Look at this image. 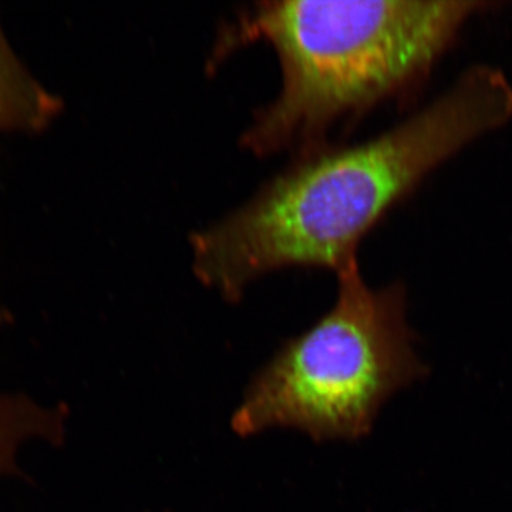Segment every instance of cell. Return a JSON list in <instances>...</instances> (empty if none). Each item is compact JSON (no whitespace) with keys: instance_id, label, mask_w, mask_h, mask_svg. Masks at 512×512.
I'll return each mask as SVG.
<instances>
[{"instance_id":"5","label":"cell","mask_w":512,"mask_h":512,"mask_svg":"<svg viewBox=\"0 0 512 512\" xmlns=\"http://www.w3.org/2000/svg\"><path fill=\"white\" fill-rule=\"evenodd\" d=\"M62 414L23 396H0V474L16 468V454L32 439L56 441L62 434Z\"/></svg>"},{"instance_id":"2","label":"cell","mask_w":512,"mask_h":512,"mask_svg":"<svg viewBox=\"0 0 512 512\" xmlns=\"http://www.w3.org/2000/svg\"><path fill=\"white\" fill-rule=\"evenodd\" d=\"M471 0H282L249 6L218 37L211 60L264 40L282 82L239 144L256 157L325 147L330 128L423 72L464 20Z\"/></svg>"},{"instance_id":"1","label":"cell","mask_w":512,"mask_h":512,"mask_svg":"<svg viewBox=\"0 0 512 512\" xmlns=\"http://www.w3.org/2000/svg\"><path fill=\"white\" fill-rule=\"evenodd\" d=\"M511 116L512 84L498 70L477 67L382 136L299 156L227 217L191 235L195 278L238 302L249 285L281 269L338 274L421 177Z\"/></svg>"},{"instance_id":"4","label":"cell","mask_w":512,"mask_h":512,"mask_svg":"<svg viewBox=\"0 0 512 512\" xmlns=\"http://www.w3.org/2000/svg\"><path fill=\"white\" fill-rule=\"evenodd\" d=\"M62 103L23 66L0 28V133H39Z\"/></svg>"},{"instance_id":"6","label":"cell","mask_w":512,"mask_h":512,"mask_svg":"<svg viewBox=\"0 0 512 512\" xmlns=\"http://www.w3.org/2000/svg\"><path fill=\"white\" fill-rule=\"evenodd\" d=\"M3 319H5V318H3L2 312H0V323L3 322Z\"/></svg>"},{"instance_id":"3","label":"cell","mask_w":512,"mask_h":512,"mask_svg":"<svg viewBox=\"0 0 512 512\" xmlns=\"http://www.w3.org/2000/svg\"><path fill=\"white\" fill-rule=\"evenodd\" d=\"M336 276L332 309L252 377L232 416L238 436L284 427L315 441L362 439L387 400L429 372L402 288H370L357 261Z\"/></svg>"}]
</instances>
